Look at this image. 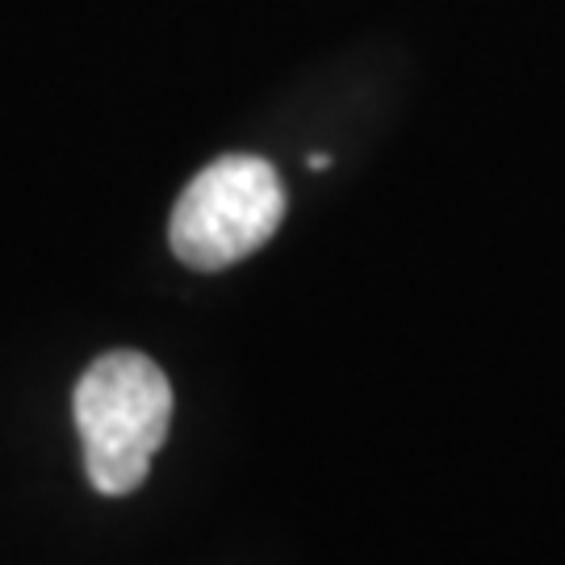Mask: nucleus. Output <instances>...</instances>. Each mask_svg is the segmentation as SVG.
<instances>
[{
  "label": "nucleus",
  "mask_w": 565,
  "mask_h": 565,
  "mask_svg": "<svg viewBox=\"0 0 565 565\" xmlns=\"http://www.w3.org/2000/svg\"><path fill=\"white\" fill-rule=\"evenodd\" d=\"M72 406L88 482L102 494L139 490L172 424V385L160 364L142 352H105L88 364Z\"/></svg>",
  "instance_id": "f257e3e1"
},
{
  "label": "nucleus",
  "mask_w": 565,
  "mask_h": 565,
  "mask_svg": "<svg viewBox=\"0 0 565 565\" xmlns=\"http://www.w3.org/2000/svg\"><path fill=\"white\" fill-rule=\"evenodd\" d=\"M285 218V184L260 156H223L202 168L177 205L168 239L177 260L202 273L260 252Z\"/></svg>",
  "instance_id": "f03ea898"
}]
</instances>
